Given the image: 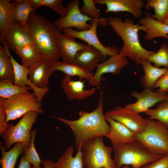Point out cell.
<instances>
[{"mask_svg":"<svg viewBox=\"0 0 168 168\" xmlns=\"http://www.w3.org/2000/svg\"><path fill=\"white\" fill-rule=\"evenodd\" d=\"M145 7L149 10L152 8L154 14L151 16L157 21L168 25V0H147Z\"/></svg>","mask_w":168,"mask_h":168,"instance_id":"4dcf8cb0","label":"cell"},{"mask_svg":"<svg viewBox=\"0 0 168 168\" xmlns=\"http://www.w3.org/2000/svg\"><path fill=\"white\" fill-rule=\"evenodd\" d=\"M113 147L114 161L115 166L119 168L131 165L132 168H141L163 156L152 153L136 140L122 146Z\"/></svg>","mask_w":168,"mask_h":168,"instance_id":"277c9868","label":"cell"},{"mask_svg":"<svg viewBox=\"0 0 168 168\" xmlns=\"http://www.w3.org/2000/svg\"><path fill=\"white\" fill-rule=\"evenodd\" d=\"M10 125L7 119V115L2 105L0 104V134L8 128Z\"/></svg>","mask_w":168,"mask_h":168,"instance_id":"ab89813d","label":"cell"},{"mask_svg":"<svg viewBox=\"0 0 168 168\" xmlns=\"http://www.w3.org/2000/svg\"><path fill=\"white\" fill-rule=\"evenodd\" d=\"M83 5L80 9L81 12L93 20L100 18V9L96 6L94 0H83Z\"/></svg>","mask_w":168,"mask_h":168,"instance_id":"d590c367","label":"cell"},{"mask_svg":"<svg viewBox=\"0 0 168 168\" xmlns=\"http://www.w3.org/2000/svg\"></svg>","mask_w":168,"mask_h":168,"instance_id":"f6af8a7d","label":"cell"},{"mask_svg":"<svg viewBox=\"0 0 168 168\" xmlns=\"http://www.w3.org/2000/svg\"><path fill=\"white\" fill-rule=\"evenodd\" d=\"M128 63L126 58L119 54L109 57L106 61L98 65L95 73L88 80V82L92 86L98 87L101 84L103 75L107 73H111L113 75H119Z\"/></svg>","mask_w":168,"mask_h":168,"instance_id":"4fadbf2b","label":"cell"},{"mask_svg":"<svg viewBox=\"0 0 168 168\" xmlns=\"http://www.w3.org/2000/svg\"><path fill=\"white\" fill-rule=\"evenodd\" d=\"M13 83L0 81V98L7 99L18 94L30 93V90L33 91L32 88L29 86L20 87Z\"/></svg>","mask_w":168,"mask_h":168,"instance_id":"d6a6232c","label":"cell"},{"mask_svg":"<svg viewBox=\"0 0 168 168\" xmlns=\"http://www.w3.org/2000/svg\"><path fill=\"white\" fill-rule=\"evenodd\" d=\"M141 64L144 73L141 79V84L144 88L152 89L157 81L166 73L167 68L153 65L147 60L143 61Z\"/></svg>","mask_w":168,"mask_h":168,"instance_id":"d4e9b609","label":"cell"},{"mask_svg":"<svg viewBox=\"0 0 168 168\" xmlns=\"http://www.w3.org/2000/svg\"><path fill=\"white\" fill-rule=\"evenodd\" d=\"M0 147L2 155L0 159L1 168H15L19 156L23 152L24 145L21 142L16 143L11 149L6 151L0 141Z\"/></svg>","mask_w":168,"mask_h":168,"instance_id":"83f0119b","label":"cell"},{"mask_svg":"<svg viewBox=\"0 0 168 168\" xmlns=\"http://www.w3.org/2000/svg\"><path fill=\"white\" fill-rule=\"evenodd\" d=\"M146 121L143 130L135 134V140L154 153L168 155V127L155 120L147 119Z\"/></svg>","mask_w":168,"mask_h":168,"instance_id":"8992f818","label":"cell"},{"mask_svg":"<svg viewBox=\"0 0 168 168\" xmlns=\"http://www.w3.org/2000/svg\"><path fill=\"white\" fill-rule=\"evenodd\" d=\"M11 1L0 0V41L3 39L15 21L13 15L15 1Z\"/></svg>","mask_w":168,"mask_h":168,"instance_id":"cb8c5ba5","label":"cell"},{"mask_svg":"<svg viewBox=\"0 0 168 168\" xmlns=\"http://www.w3.org/2000/svg\"><path fill=\"white\" fill-rule=\"evenodd\" d=\"M131 95L136 99V102L128 104L125 106L139 114L145 113L156 104L168 99L167 92L154 91L152 89L144 88L141 92L133 91Z\"/></svg>","mask_w":168,"mask_h":168,"instance_id":"7c38bea8","label":"cell"},{"mask_svg":"<svg viewBox=\"0 0 168 168\" xmlns=\"http://www.w3.org/2000/svg\"><path fill=\"white\" fill-rule=\"evenodd\" d=\"M13 68L5 46L0 44V81L13 83Z\"/></svg>","mask_w":168,"mask_h":168,"instance_id":"f546056e","label":"cell"},{"mask_svg":"<svg viewBox=\"0 0 168 168\" xmlns=\"http://www.w3.org/2000/svg\"><path fill=\"white\" fill-rule=\"evenodd\" d=\"M100 19L91 21V27L87 30L79 31L72 28H68L63 29L62 31L63 34L74 38L82 40L86 42L88 45L96 48L102 53L103 59H105L108 56L110 57L118 54L119 51L115 47H106L100 42L97 35V27L100 23Z\"/></svg>","mask_w":168,"mask_h":168,"instance_id":"30bf717a","label":"cell"},{"mask_svg":"<svg viewBox=\"0 0 168 168\" xmlns=\"http://www.w3.org/2000/svg\"><path fill=\"white\" fill-rule=\"evenodd\" d=\"M108 19V24L123 41V45L119 54L141 64L155 52L147 50L141 44L138 34L139 31L142 30L140 25L134 24L129 18L124 21L117 16H110Z\"/></svg>","mask_w":168,"mask_h":168,"instance_id":"3957f363","label":"cell"},{"mask_svg":"<svg viewBox=\"0 0 168 168\" xmlns=\"http://www.w3.org/2000/svg\"><path fill=\"white\" fill-rule=\"evenodd\" d=\"M114 168H130L128 166H124L121 167H118L116 166H115Z\"/></svg>","mask_w":168,"mask_h":168,"instance_id":"ee69618b","label":"cell"},{"mask_svg":"<svg viewBox=\"0 0 168 168\" xmlns=\"http://www.w3.org/2000/svg\"><path fill=\"white\" fill-rule=\"evenodd\" d=\"M98 87L100 90V96L97 107L93 111L90 112L80 111L79 118L75 120L52 116L70 128L75 137L74 144L77 150L82 148L86 140L99 136L105 137L110 130V125L103 112V92L101 89Z\"/></svg>","mask_w":168,"mask_h":168,"instance_id":"6da1fadb","label":"cell"},{"mask_svg":"<svg viewBox=\"0 0 168 168\" xmlns=\"http://www.w3.org/2000/svg\"><path fill=\"white\" fill-rule=\"evenodd\" d=\"M79 3V0L70 2L64 14L54 21L53 24L59 30H62L65 28L74 27L77 30L83 31L90 28L91 24H88L87 21L93 19L81 12Z\"/></svg>","mask_w":168,"mask_h":168,"instance_id":"9c48e42d","label":"cell"},{"mask_svg":"<svg viewBox=\"0 0 168 168\" xmlns=\"http://www.w3.org/2000/svg\"><path fill=\"white\" fill-rule=\"evenodd\" d=\"M30 164L26 160L24 155H22L21 157L20 164L18 168H31Z\"/></svg>","mask_w":168,"mask_h":168,"instance_id":"60d3db41","label":"cell"},{"mask_svg":"<svg viewBox=\"0 0 168 168\" xmlns=\"http://www.w3.org/2000/svg\"><path fill=\"white\" fill-rule=\"evenodd\" d=\"M103 58L102 53L94 47L87 45L76 54L73 63L78 65L90 72L96 69Z\"/></svg>","mask_w":168,"mask_h":168,"instance_id":"44dd1931","label":"cell"},{"mask_svg":"<svg viewBox=\"0 0 168 168\" xmlns=\"http://www.w3.org/2000/svg\"><path fill=\"white\" fill-rule=\"evenodd\" d=\"M148 61L154 64V66L168 68V44L162 43L158 50L151 55Z\"/></svg>","mask_w":168,"mask_h":168,"instance_id":"e575fe53","label":"cell"},{"mask_svg":"<svg viewBox=\"0 0 168 168\" xmlns=\"http://www.w3.org/2000/svg\"><path fill=\"white\" fill-rule=\"evenodd\" d=\"M105 116L110 128L105 137L110 140L113 147L122 146L135 140L134 132L120 122Z\"/></svg>","mask_w":168,"mask_h":168,"instance_id":"2e32d148","label":"cell"},{"mask_svg":"<svg viewBox=\"0 0 168 168\" xmlns=\"http://www.w3.org/2000/svg\"><path fill=\"white\" fill-rule=\"evenodd\" d=\"M42 6L48 7L57 12L60 16L63 15L66 10V7L63 5L60 0H41Z\"/></svg>","mask_w":168,"mask_h":168,"instance_id":"8d00e7d4","label":"cell"},{"mask_svg":"<svg viewBox=\"0 0 168 168\" xmlns=\"http://www.w3.org/2000/svg\"><path fill=\"white\" fill-rule=\"evenodd\" d=\"M15 1L13 10L14 19L19 23L26 30L30 16L34 10L29 0H16Z\"/></svg>","mask_w":168,"mask_h":168,"instance_id":"4316f807","label":"cell"},{"mask_svg":"<svg viewBox=\"0 0 168 168\" xmlns=\"http://www.w3.org/2000/svg\"><path fill=\"white\" fill-rule=\"evenodd\" d=\"M141 168H168V155L164 156Z\"/></svg>","mask_w":168,"mask_h":168,"instance_id":"f35d334b","label":"cell"},{"mask_svg":"<svg viewBox=\"0 0 168 168\" xmlns=\"http://www.w3.org/2000/svg\"><path fill=\"white\" fill-rule=\"evenodd\" d=\"M74 38L67 35L58 33L57 36V44L63 61L73 63L77 53L84 49L87 45L76 42Z\"/></svg>","mask_w":168,"mask_h":168,"instance_id":"d6986e66","label":"cell"},{"mask_svg":"<svg viewBox=\"0 0 168 168\" xmlns=\"http://www.w3.org/2000/svg\"><path fill=\"white\" fill-rule=\"evenodd\" d=\"M103 137L97 136L83 142L82 152L84 168H114L115 166L111 156L113 147L105 145Z\"/></svg>","mask_w":168,"mask_h":168,"instance_id":"5b68a950","label":"cell"},{"mask_svg":"<svg viewBox=\"0 0 168 168\" xmlns=\"http://www.w3.org/2000/svg\"><path fill=\"white\" fill-rule=\"evenodd\" d=\"M14 51L21 58L22 65L28 68L44 59L32 44L21 46Z\"/></svg>","mask_w":168,"mask_h":168,"instance_id":"f1b7e54d","label":"cell"},{"mask_svg":"<svg viewBox=\"0 0 168 168\" xmlns=\"http://www.w3.org/2000/svg\"><path fill=\"white\" fill-rule=\"evenodd\" d=\"M36 133V129L31 130L30 144L28 147H24L23 153L26 160L33 165V168H41L40 164L42 163V161L35 148L34 144Z\"/></svg>","mask_w":168,"mask_h":168,"instance_id":"836d02e7","label":"cell"},{"mask_svg":"<svg viewBox=\"0 0 168 168\" xmlns=\"http://www.w3.org/2000/svg\"><path fill=\"white\" fill-rule=\"evenodd\" d=\"M97 4L105 5L106 8L105 12H126L135 18H141L142 9L145 4L142 0H94Z\"/></svg>","mask_w":168,"mask_h":168,"instance_id":"5bb4252c","label":"cell"},{"mask_svg":"<svg viewBox=\"0 0 168 168\" xmlns=\"http://www.w3.org/2000/svg\"><path fill=\"white\" fill-rule=\"evenodd\" d=\"M154 109H150L145 113L150 119L155 120L168 127V99L157 103Z\"/></svg>","mask_w":168,"mask_h":168,"instance_id":"1f68e13d","label":"cell"},{"mask_svg":"<svg viewBox=\"0 0 168 168\" xmlns=\"http://www.w3.org/2000/svg\"><path fill=\"white\" fill-rule=\"evenodd\" d=\"M42 168H55L54 163L51 160L42 161Z\"/></svg>","mask_w":168,"mask_h":168,"instance_id":"7bdbcfd3","label":"cell"},{"mask_svg":"<svg viewBox=\"0 0 168 168\" xmlns=\"http://www.w3.org/2000/svg\"><path fill=\"white\" fill-rule=\"evenodd\" d=\"M105 115L124 124L135 133L142 131L146 125V119L126 106H116Z\"/></svg>","mask_w":168,"mask_h":168,"instance_id":"8fae6325","label":"cell"},{"mask_svg":"<svg viewBox=\"0 0 168 168\" xmlns=\"http://www.w3.org/2000/svg\"><path fill=\"white\" fill-rule=\"evenodd\" d=\"M158 88L156 91L168 92V68L166 73L160 77L155 83L153 89Z\"/></svg>","mask_w":168,"mask_h":168,"instance_id":"74e56055","label":"cell"},{"mask_svg":"<svg viewBox=\"0 0 168 168\" xmlns=\"http://www.w3.org/2000/svg\"><path fill=\"white\" fill-rule=\"evenodd\" d=\"M1 44L13 51L23 45L32 44L26 31L19 22L15 21Z\"/></svg>","mask_w":168,"mask_h":168,"instance_id":"ffe728a7","label":"cell"},{"mask_svg":"<svg viewBox=\"0 0 168 168\" xmlns=\"http://www.w3.org/2000/svg\"><path fill=\"white\" fill-rule=\"evenodd\" d=\"M4 46L10 57L13 65L14 74L13 83L20 87L28 86L31 87L33 89V94L37 100L39 102H41L43 98L49 91V88H39L35 86L28 77L29 68L19 64L11 55L9 49L6 46Z\"/></svg>","mask_w":168,"mask_h":168,"instance_id":"9a60e30c","label":"cell"},{"mask_svg":"<svg viewBox=\"0 0 168 168\" xmlns=\"http://www.w3.org/2000/svg\"><path fill=\"white\" fill-rule=\"evenodd\" d=\"M26 31L43 59L50 61L61 57L57 40V34L61 30L43 15L32 13Z\"/></svg>","mask_w":168,"mask_h":168,"instance_id":"7a4b0ae2","label":"cell"},{"mask_svg":"<svg viewBox=\"0 0 168 168\" xmlns=\"http://www.w3.org/2000/svg\"><path fill=\"white\" fill-rule=\"evenodd\" d=\"M52 68L54 71H59L66 75L71 77L77 76L80 80H89L93 76V72H90L82 67L74 63H69L63 61L53 60L50 61Z\"/></svg>","mask_w":168,"mask_h":168,"instance_id":"603a6c76","label":"cell"},{"mask_svg":"<svg viewBox=\"0 0 168 168\" xmlns=\"http://www.w3.org/2000/svg\"><path fill=\"white\" fill-rule=\"evenodd\" d=\"M60 84L69 101L84 100L94 95L96 92L95 88L85 90L84 81L72 80L71 77L66 75L61 80Z\"/></svg>","mask_w":168,"mask_h":168,"instance_id":"e0dca14e","label":"cell"},{"mask_svg":"<svg viewBox=\"0 0 168 168\" xmlns=\"http://www.w3.org/2000/svg\"><path fill=\"white\" fill-rule=\"evenodd\" d=\"M31 6L34 11L42 6L41 0H29Z\"/></svg>","mask_w":168,"mask_h":168,"instance_id":"b9f144b4","label":"cell"},{"mask_svg":"<svg viewBox=\"0 0 168 168\" xmlns=\"http://www.w3.org/2000/svg\"><path fill=\"white\" fill-rule=\"evenodd\" d=\"M0 104L3 107L8 122L30 111H35L39 114L43 112L41 102L33 93L20 94L7 99L0 98Z\"/></svg>","mask_w":168,"mask_h":168,"instance_id":"ba28073f","label":"cell"},{"mask_svg":"<svg viewBox=\"0 0 168 168\" xmlns=\"http://www.w3.org/2000/svg\"><path fill=\"white\" fill-rule=\"evenodd\" d=\"M75 156H73L74 149L72 146L68 147L58 160L54 163L55 168H84L82 148H79Z\"/></svg>","mask_w":168,"mask_h":168,"instance_id":"484cf974","label":"cell"},{"mask_svg":"<svg viewBox=\"0 0 168 168\" xmlns=\"http://www.w3.org/2000/svg\"><path fill=\"white\" fill-rule=\"evenodd\" d=\"M142 30L146 33L144 39L151 40L156 38H164L168 40V25L162 23L153 18L149 14L139 20Z\"/></svg>","mask_w":168,"mask_h":168,"instance_id":"7402d4cb","label":"cell"},{"mask_svg":"<svg viewBox=\"0 0 168 168\" xmlns=\"http://www.w3.org/2000/svg\"><path fill=\"white\" fill-rule=\"evenodd\" d=\"M39 114L36 111H30L24 114L16 125L10 124L7 129L0 134L6 150L10 149L13 144L17 142L22 143L24 147L30 145L31 128L36 122Z\"/></svg>","mask_w":168,"mask_h":168,"instance_id":"52a82bcc","label":"cell"},{"mask_svg":"<svg viewBox=\"0 0 168 168\" xmlns=\"http://www.w3.org/2000/svg\"><path fill=\"white\" fill-rule=\"evenodd\" d=\"M54 72L50 61L43 59L29 68L28 78L36 87L47 88L49 87V78Z\"/></svg>","mask_w":168,"mask_h":168,"instance_id":"ac0fdd59","label":"cell"}]
</instances>
